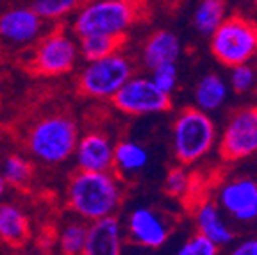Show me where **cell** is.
Returning <instances> with one entry per match:
<instances>
[{"mask_svg":"<svg viewBox=\"0 0 257 255\" xmlns=\"http://www.w3.org/2000/svg\"><path fill=\"white\" fill-rule=\"evenodd\" d=\"M123 182L112 170L109 172L79 170L70 179L66 189L70 209L88 223L116 214L123 202Z\"/></svg>","mask_w":257,"mask_h":255,"instance_id":"1","label":"cell"},{"mask_svg":"<svg viewBox=\"0 0 257 255\" xmlns=\"http://www.w3.org/2000/svg\"><path fill=\"white\" fill-rule=\"evenodd\" d=\"M218 140L213 118L197 107H184L172 127L173 156L182 166L200 163L211 154Z\"/></svg>","mask_w":257,"mask_h":255,"instance_id":"2","label":"cell"},{"mask_svg":"<svg viewBox=\"0 0 257 255\" xmlns=\"http://www.w3.org/2000/svg\"><path fill=\"white\" fill-rule=\"evenodd\" d=\"M138 18V0H91L77 13L73 29L80 38L91 34L123 38Z\"/></svg>","mask_w":257,"mask_h":255,"instance_id":"3","label":"cell"},{"mask_svg":"<svg viewBox=\"0 0 257 255\" xmlns=\"http://www.w3.org/2000/svg\"><path fill=\"white\" fill-rule=\"evenodd\" d=\"M79 127L68 116H47L32 125L27 136L31 156L43 164H61L73 156L79 141Z\"/></svg>","mask_w":257,"mask_h":255,"instance_id":"4","label":"cell"},{"mask_svg":"<svg viewBox=\"0 0 257 255\" xmlns=\"http://www.w3.org/2000/svg\"><path fill=\"white\" fill-rule=\"evenodd\" d=\"M209 48L227 68L248 64L257 57V22L243 15L227 16L209 36Z\"/></svg>","mask_w":257,"mask_h":255,"instance_id":"5","label":"cell"},{"mask_svg":"<svg viewBox=\"0 0 257 255\" xmlns=\"http://www.w3.org/2000/svg\"><path fill=\"white\" fill-rule=\"evenodd\" d=\"M133 75V61L118 50L102 59L89 61L79 77V89L82 95L89 98L111 100Z\"/></svg>","mask_w":257,"mask_h":255,"instance_id":"6","label":"cell"},{"mask_svg":"<svg viewBox=\"0 0 257 255\" xmlns=\"http://www.w3.org/2000/svg\"><path fill=\"white\" fill-rule=\"evenodd\" d=\"M112 105L127 116L161 114L172 109V96L161 91L150 77L133 75L111 98Z\"/></svg>","mask_w":257,"mask_h":255,"instance_id":"7","label":"cell"},{"mask_svg":"<svg viewBox=\"0 0 257 255\" xmlns=\"http://www.w3.org/2000/svg\"><path fill=\"white\" fill-rule=\"evenodd\" d=\"M218 152L223 161H241L257 154V105L236 111L225 123Z\"/></svg>","mask_w":257,"mask_h":255,"instance_id":"8","label":"cell"},{"mask_svg":"<svg viewBox=\"0 0 257 255\" xmlns=\"http://www.w3.org/2000/svg\"><path fill=\"white\" fill-rule=\"evenodd\" d=\"M218 207L227 216L239 221L250 223L257 219V180L250 177H234L218 188Z\"/></svg>","mask_w":257,"mask_h":255,"instance_id":"9","label":"cell"},{"mask_svg":"<svg viewBox=\"0 0 257 255\" xmlns=\"http://www.w3.org/2000/svg\"><path fill=\"white\" fill-rule=\"evenodd\" d=\"M125 235L131 243L147 250H159L165 246L172 234V225L161 212L150 207H136L128 212L125 221Z\"/></svg>","mask_w":257,"mask_h":255,"instance_id":"10","label":"cell"},{"mask_svg":"<svg viewBox=\"0 0 257 255\" xmlns=\"http://www.w3.org/2000/svg\"><path fill=\"white\" fill-rule=\"evenodd\" d=\"M77 54L79 50L68 34L52 32L38 47L34 68L43 75H61L73 68Z\"/></svg>","mask_w":257,"mask_h":255,"instance_id":"11","label":"cell"},{"mask_svg":"<svg viewBox=\"0 0 257 255\" xmlns=\"http://www.w3.org/2000/svg\"><path fill=\"white\" fill-rule=\"evenodd\" d=\"M125 230L116 216L95 219L88 223L86 241L80 255H121Z\"/></svg>","mask_w":257,"mask_h":255,"instance_id":"12","label":"cell"},{"mask_svg":"<svg viewBox=\"0 0 257 255\" xmlns=\"http://www.w3.org/2000/svg\"><path fill=\"white\" fill-rule=\"evenodd\" d=\"M114 145L102 132H88L79 138L75 147V159L79 170L84 172H109L112 170Z\"/></svg>","mask_w":257,"mask_h":255,"instance_id":"13","label":"cell"},{"mask_svg":"<svg viewBox=\"0 0 257 255\" xmlns=\"http://www.w3.org/2000/svg\"><path fill=\"white\" fill-rule=\"evenodd\" d=\"M41 31V16L32 8H15L0 15V38L16 45L31 43Z\"/></svg>","mask_w":257,"mask_h":255,"instance_id":"14","label":"cell"},{"mask_svg":"<svg viewBox=\"0 0 257 255\" xmlns=\"http://www.w3.org/2000/svg\"><path fill=\"white\" fill-rule=\"evenodd\" d=\"M193 218H195L197 234L204 235L205 239L214 243L218 248L230 244L234 241V237H236L234 230L225 221L223 211L218 207V203L213 202V200H205V202L198 203Z\"/></svg>","mask_w":257,"mask_h":255,"instance_id":"15","label":"cell"},{"mask_svg":"<svg viewBox=\"0 0 257 255\" xmlns=\"http://www.w3.org/2000/svg\"><path fill=\"white\" fill-rule=\"evenodd\" d=\"M181 40L175 32L168 31V29H161V31L150 34L143 43L141 61H143L145 68L152 70L159 64L177 63V59L181 56Z\"/></svg>","mask_w":257,"mask_h":255,"instance_id":"16","label":"cell"},{"mask_svg":"<svg viewBox=\"0 0 257 255\" xmlns=\"http://www.w3.org/2000/svg\"><path fill=\"white\" fill-rule=\"evenodd\" d=\"M229 96V84L225 82L223 77L218 73H207L204 75L195 86L193 98H195V107L200 111L211 112L218 111L225 105Z\"/></svg>","mask_w":257,"mask_h":255,"instance_id":"17","label":"cell"},{"mask_svg":"<svg viewBox=\"0 0 257 255\" xmlns=\"http://www.w3.org/2000/svg\"><path fill=\"white\" fill-rule=\"evenodd\" d=\"M149 164V152L141 143L133 140L118 141L112 150V170L120 175H136Z\"/></svg>","mask_w":257,"mask_h":255,"instance_id":"18","label":"cell"},{"mask_svg":"<svg viewBox=\"0 0 257 255\" xmlns=\"http://www.w3.org/2000/svg\"><path fill=\"white\" fill-rule=\"evenodd\" d=\"M29 237V219L20 207L13 203H0V241L20 246Z\"/></svg>","mask_w":257,"mask_h":255,"instance_id":"19","label":"cell"},{"mask_svg":"<svg viewBox=\"0 0 257 255\" xmlns=\"http://www.w3.org/2000/svg\"><path fill=\"white\" fill-rule=\"evenodd\" d=\"M227 16V0H200L193 13V25L200 34L211 36Z\"/></svg>","mask_w":257,"mask_h":255,"instance_id":"20","label":"cell"},{"mask_svg":"<svg viewBox=\"0 0 257 255\" xmlns=\"http://www.w3.org/2000/svg\"><path fill=\"white\" fill-rule=\"evenodd\" d=\"M123 43V38H112V36H100V34H91V36L80 38V56L86 61H96L105 56L118 52Z\"/></svg>","mask_w":257,"mask_h":255,"instance_id":"21","label":"cell"},{"mask_svg":"<svg viewBox=\"0 0 257 255\" xmlns=\"http://www.w3.org/2000/svg\"><path fill=\"white\" fill-rule=\"evenodd\" d=\"M32 163L24 156L18 154H11L4 159L2 168H0V175L4 177L8 186H15V188H22L29 180L32 179Z\"/></svg>","mask_w":257,"mask_h":255,"instance_id":"22","label":"cell"},{"mask_svg":"<svg viewBox=\"0 0 257 255\" xmlns=\"http://www.w3.org/2000/svg\"><path fill=\"white\" fill-rule=\"evenodd\" d=\"M86 232H88V221L80 218L72 219L64 225L59 235V248L63 255H80L86 241Z\"/></svg>","mask_w":257,"mask_h":255,"instance_id":"23","label":"cell"},{"mask_svg":"<svg viewBox=\"0 0 257 255\" xmlns=\"http://www.w3.org/2000/svg\"><path fill=\"white\" fill-rule=\"evenodd\" d=\"M84 0H32V9L47 20H56L77 9Z\"/></svg>","mask_w":257,"mask_h":255,"instance_id":"24","label":"cell"},{"mask_svg":"<svg viewBox=\"0 0 257 255\" xmlns=\"http://www.w3.org/2000/svg\"><path fill=\"white\" fill-rule=\"evenodd\" d=\"M257 86V70L252 64H239L230 68V88L237 95H246Z\"/></svg>","mask_w":257,"mask_h":255,"instance_id":"25","label":"cell"},{"mask_svg":"<svg viewBox=\"0 0 257 255\" xmlns=\"http://www.w3.org/2000/svg\"><path fill=\"white\" fill-rule=\"evenodd\" d=\"M191 189V175L184 166H173L168 170L165 179V191L173 198H182Z\"/></svg>","mask_w":257,"mask_h":255,"instance_id":"26","label":"cell"},{"mask_svg":"<svg viewBox=\"0 0 257 255\" xmlns=\"http://www.w3.org/2000/svg\"><path fill=\"white\" fill-rule=\"evenodd\" d=\"M150 79L156 84L161 91H165L166 95H172L173 89H177V82H179V70H177V63H165L150 70Z\"/></svg>","mask_w":257,"mask_h":255,"instance_id":"27","label":"cell"},{"mask_svg":"<svg viewBox=\"0 0 257 255\" xmlns=\"http://www.w3.org/2000/svg\"><path fill=\"white\" fill-rule=\"evenodd\" d=\"M175 255H220V248L205 239L204 235L195 234L184 241V244L175 251Z\"/></svg>","mask_w":257,"mask_h":255,"instance_id":"28","label":"cell"},{"mask_svg":"<svg viewBox=\"0 0 257 255\" xmlns=\"http://www.w3.org/2000/svg\"><path fill=\"white\" fill-rule=\"evenodd\" d=\"M229 255H255L253 253V248H252V241H243L241 244H237Z\"/></svg>","mask_w":257,"mask_h":255,"instance_id":"29","label":"cell"},{"mask_svg":"<svg viewBox=\"0 0 257 255\" xmlns=\"http://www.w3.org/2000/svg\"><path fill=\"white\" fill-rule=\"evenodd\" d=\"M6 188H8V184H6L4 177L0 175V198H2V196H4V193H6Z\"/></svg>","mask_w":257,"mask_h":255,"instance_id":"30","label":"cell"},{"mask_svg":"<svg viewBox=\"0 0 257 255\" xmlns=\"http://www.w3.org/2000/svg\"><path fill=\"white\" fill-rule=\"evenodd\" d=\"M250 241H252V248H253V253L257 255V237H252V239H250Z\"/></svg>","mask_w":257,"mask_h":255,"instance_id":"31","label":"cell"}]
</instances>
